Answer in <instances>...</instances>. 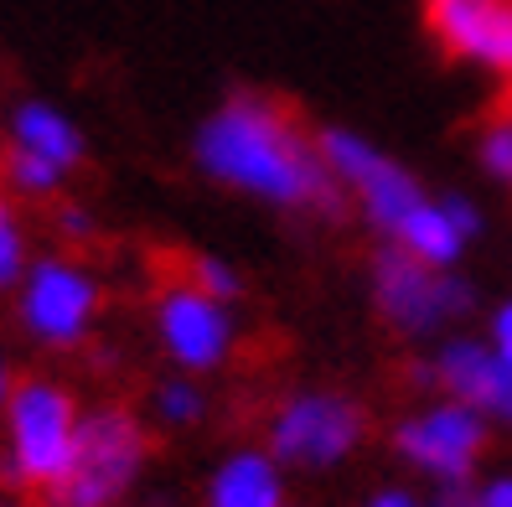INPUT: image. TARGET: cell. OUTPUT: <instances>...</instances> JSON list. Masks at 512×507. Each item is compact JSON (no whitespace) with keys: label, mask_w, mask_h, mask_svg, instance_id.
Listing matches in <instances>:
<instances>
[{"label":"cell","mask_w":512,"mask_h":507,"mask_svg":"<svg viewBox=\"0 0 512 507\" xmlns=\"http://www.w3.org/2000/svg\"><path fill=\"white\" fill-rule=\"evenodd\" d=\"M202 166L228 187L259 192L285 207H316L321 218H342V187L331 176L321 145L306 140L300 114L269 94H233L197 135Z\"/></svg>","instance_id":"6da1fadb"},{"label":"cell","mask_w":512,"mask_h":507,"mask_svg":"<svg viewBox=\"0 0 512 507\" xmlns=\"http://www.w3.org/2000/svg\"><path fill=\"white\" fill-rule=\"evenodd\" d=\"M150 456V435L125 404H104L78 420L73 461L42 497V507H109L135 482V471Z\"/></svg>","instance_id":"7a4b0ae2"},{"label":"cell","mask_w":512,"mask_h":507,"mask_svg":"<svg viewBox=\"0 0 512 507\" xmlns=\"http://www.w3.org/2000/svg\"><path fill=\"white\" fill-rule=\"evenodd\" d=\"M11 466L16 482L47 492L73 461L78 440V404L68 389H57L47 378H21L11 389Z\"/></svg>","instance_id":"3957f363"},{"label":"cell","mask_w":512,"mask_h":507,"mask_svg":"<svg viewBox=\"0 0 512 507\" xmlns=\"http://www.w3.org/2000/svg\"><path fill=\"white\" fill-rule=\"evenodd\" d=\"M373 295H378L383 321L404 337H430V332H440V326H450L456 316L471 311V285L466 280L404 254L399 244L373 259Z\"/></svg>","instance_id":"277c9868"},{"label":"cell","mask_w":512,"mask_h":507,"mask_svg":"<svg viewBox=\"0 0 512 507\" xmlns=\"http://www.w3.org/2000/svg\"><path fill=\"white\" fill-rule=\"evenodd\" d=\"M316 145H321V156H326L331 176H337V182H347L357 197H363L373 228H383L388 238H394L399 223L414 213L419 202H425L419 182H414V176H409L399 161L378 156L373 145H368V140H357L352 130H321Z\"/></svg>","instance_id":"5b68a950"},{"label":"cell","mask_w":512,"mask_h":507,"mask_svg":"<svg viewBox=\"0 0 512 507\" xmlns=\"http://www.w3.org/2000/svg\"><path fill=\"white\" fill-rule=\"evenodd\" d=\"M368 435V414L342 394H300L269 425V451L290 466H331Z\"/></svg>","instance_id":"8992f818"},{"label":"cell","mask_w":512,"mask_h":507,"mask_svg":"<svg viewBox=\"0 0 512 507\" xmlns=\"http://www.w3.org/2000/svg\"><path fill=\"white\" fill-rule=\"evenodd\" d=\"M394 445L414 466L440 476V482H466L481 451H487V414L450 399V404H435L425 414H414V420H404Z\"/></svg>","instance_id":"52a82bcc"},{"label":"cell","mask_w":512,"mask_h":507,"mask_svg":"<svg viewBox=\"0 0 512 507\" xmlns=\"http://www.w3.org/2000/svg\"><path fill=\"white\" fill-rule=\"evenodd\" d=\"M435 42L512 83V0H425Z\"/></svg>","instance_id":"ba28073f"},{"label":"cell","mask_w":512,"mask_h":507,"mask_svg":"<svg viewBox=\"0 0 512 507\" xmlns=\"http://www.w3.org/2000/svg\"><path fill=\"white\" fill-rule=\"evenodd\" d=\"M156 316H161V337H166L176 363L218 368L228 357V316H223V301H213V295L161 280L156 285Z\"/></svg>","instance_id":"9c48e42d"},{"label":"cell","mask_w":512,"mask_h":507,"mask_svg":"<svg viewBox=\"0 0 512 507\" xmlns=\"http://www.w3.org/2000/svg\"><path fill=\"white\" fill-rule=\"evenodd\" d=\"M94 306H99V295H94V285H88V275L68 270V264H57V259H42L32 270V280H26L21 316H26V326H32L42 342L68 347V342L83 337Z\"/></svg>","instance_id":"30bf717a"},{"label":"cell","mask_w":512,"mask_h":507,"mask_svg":"<svg viewBox=\"0 0 512 507\" xmlns=\"http://www.w3.org/2000/svg\"><path fill=\"white\" fill-rule=\"evenodd\" d=\"M430 378L450 399L471 404L476 414H487L497 425H512V368L502 363L497 347H481V342H445Z\"/></svg>","instance_id":"8fae6325"},{"label":"cell","mask_w":512,"mask_h":507,"mask_svg":"<svg viewBox=\"0 0 512 507\" xmlns=\"http://www.w3.org/2000/svg\"><path fill=\"white\" fill-rule=\"evenodd\" d=\"M394 244L404 249V254H414V259H425V264H435V270H450V264L461 259V228L450 223V213L440 202H419L414 213L399 223V233H394Z\"/></svg>","instance_id":"7c38bea8"},{"label":"cell","mask_w":512,"mask_h":507,"mask_svg":"<svg viewBox=\"0 0 512 507\" xmlns=\"http://www.w3.org/2000/svg\"><path fill=\"white\" fill-rule=\"evenodd\" d=\"M11 130H16V145H26V151L47 156L57 171L83 161V140H78V130H73L57 109H47V104H21Z\"/></svg>","instance_id":"4fadbf2b"},{"label":"cell","mask_w":512,"mask_h":507,"mask_svg":"<svg viewBox=\"0 0 512 507\" xmlns=\"http://www.w3.org/2000/svg\"><path fill=\"white\" fill-rule=\"evenodd\" d=\"M207 507H280V476L264 456H233L213 492H207Z\"/></svg>","instance_id":"5bb4252c"},{"label":"cell","mask_w":512,"mask_h":507,"mask_svg":"<svg viewBox=\"0 0 512 507\" xmlns=\"http://www.w3.org/2000/svg\"><path fill=\"white\" fill-rule=\"evenodd\" d=\"M0 171L11 176V187L37 192V197H47V192L57 187V166H52L47 156H37V151H26V145H16V140L0 151Z\"/></svg>","instance_id":"9a60e30c"},{"label":"cell","mask_w":512,"mask_h":507,"mask_svg":"<svg viewBox=\"0 0 512 507\" xmlns=\"http://www.w3.org/2000/svg\"><path fill=\"white\" fill-rule=\"evenodd\" d=\"M481 161H487L492 176L512 182V114H502V119L487 125V135H481Z\"/></svg>","instance_id":"2e32d148"},{"label":"cell","mask_w":512,"mask_h":507,"mask_svg":"<svg viewBox=\"0 0 512 507\" xmlns=\"http://www.w3.org/2000/svg\"><path fill=\"white\" fill-rule=\"evenodd\" d=\"M21 259H26V249H21V228H16V213L6 202H0V290H6L16 275H21Z\"/></svg>","instance_id":"e0dca14e"},{"label":"cell","mask_w":512,"mask_h":507,"mask_svg":"<svg viewBox=\"0 0 512 507\" xmlns=\"http://www.w3.org/2000/svg\"><path fill=\"white\" fill-rule=\"evenodd\" d=\"M161 414H166V420H176V425H187V420H197V414H202V399L187 389V383H171V389H161Z\"/></svg>","instance_id":"ac0fdd59"},{"label":"cell","mask_w":512,"mask_h":507,"mask_svg":"<svg viewBox=\"0 0 512 507\" xmlns=\"http://www.w3.org/2000/svg\"><path fill=\"white\" fill-rule=\"evenodd\" d=\"M440 207L450 213V223L461 228V238H476V233H481V218H476V207H471L466 197H440Z\"/></svg>","instance_id":"d6986e66"},{"label":"cell","mask_w":512,"mask_h":507,"mask_svg":"<svg viewBox=\"0 0 512 507\" xmlns=\"http://www.w3.org/2000/svg\"><path fill=\"white\" fill-rule=\"evenodd\" d=\"M492 347L502 352V363L512 368V301H507V306L492 316Z\"/></svg>","instance_id":"ffe728a7"},{"label":"cell","mask_w":512,"mask_h":507,"mask_svg":"<svg viewBox=\"0 0 512 507\" xmlns=\"http://www.w3.org/2000/svg\"><path fill=\"white\" fill-rule=\"evenodd\" d=\"M435 507H481V492H466V482H445Z\"/></svg>","instance_id":"44dd1931"},{"label":"cell","mask_w":512,"mask_h":507,"mask_svg":"<svg viewBox=\"0 0 512 507\" xmlns=\"http://www.w3.org/2000/svg\"><path fill=\"white\" fill-rule=\"evenodd\" d=\"M481 507H512V476H502V482L481 487Z\"/></svg>","instance_id":"7402d4cb"},{"label":"cell","mask_w":512,"mask_h":507,"mask_svg":"<svg viewBox=\"0 0 512 507\" xmlns=\"http://www.w3.org/2000/svg\"><path fill=\"white\" fill-rule=\"evenodd\" d=\"M368 507H419V502H414L409 492H378V497H373Z\"/></svg>","instance_id":"603a6c76"},{"label":"cell","mask_w":512,"mask_h":507,"mask_svg":"<svg viewBox=\"0 0 512 507\" xmlns=\"http://www.w3.org/2000/svg\"><path fill=\"white\" fill-rule=\"evenodd\" d=\"M0 399H6V368H0Z\"/></svg>","instance_id":"cb8c5ba5"}]
</instances>
